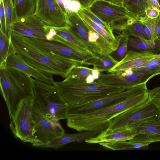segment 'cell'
Here are the masks:
<instances>
[{
  "instance_id": "1",
  "label": "cell",
  "mask_w": 160,
  "mask_h": 160,
  "mask_svg": "<svg viewBox=\"0 0 160 160\" xmlns=\"http://www.w3.org/2000/svg\"><path fill=\"white\" fill-rule=\"evenodd\" d=\"M11 40L16 53L27 63L38 70L65 78L75 67L82 65L75 60L44 52L29 43L23 36L13 32Z\"/></svg>"
},
{
  "instance_id": "2",
  "label": "cell",
  "mask_w": 160,
  "mask_h": 160,
  "mask_svg": "<svg viewBox=\"0 0 160 160\" xmlns=\"http://www.w3.org/2000/svg\"><path fill=\"white\" fill-rule=\"evenodd\" d=\"M148 90L123 101L81 113L68 115L67 126L79 132L94 129L108 123L115 116L148 100Z\"/></svg>"
},
{
  "instance_id": "3",
  "label": "cell",
  "mask_w": 160,
  "mask_h": 160,
  "mask_svg": "<svg viewBox=\"0 0 160 160\" xmlns=\"http://www.w3.org/2000/svg\"><path fill=\"white\" fill-rule=\"evenodd\" d=\"M32 77L18 70L5 67L0 68V92L8 109L11 121L21 103L34 99V81Z\"/></svg>"
},
{
  "instance_id": "4",
  "label": "cell",
  "mask_w": 160,
  "mask_h": 160,
  "mask_svg": "<svg viewBox=\"0 0 160 160\" xmlns=\"http://www.w3.org/2000/svg\"><path fill=\"white\" fill-rule=\"evenodd\" d=\"M53 85L70 106L86 104L125 90L95 81L88 83L85 81L79 80L69 76L62 81L55 82Z\"/></svg>"
},
{
  "instance_id": "5",
  "label": "cell",
  "mask_w": 160,
  "mask_h": 160,
  "mask_svg": "<svg viewBox=\"0 0 160 160\" xmlns=\"http://www.w3.org/2000/svg\"><path fill=\"white\" fill-rule=\"evenodd\" d=\"M34 103L47 118L53 120L67 119L70 108L53 84L35 79Z\"/></svg>"
},
{
  "instance_id": "6",
  "label": "cell",
  "mask_w": 160,
  "mask_h": 160,
  "mask_svg": "<svg viewBox=\"0 0 160 160\" xmlns=\"http://www.w3.org/2000/svg\"><path fill=\"white\" fill-rule=\"evenodd\" d=\"M90 11L113 31L121 32L126 26L138 21L140 18L129 12L124 6L96 0L89 7Z\"/></svg>"
},
{
  "instance_id": "7",
  "label": "cell",
  "mask_w": 160,
  "mask_h": 160,
  "mask_svg": "<svg viewBox=\"0 0 160 160\" xmlns=\"http://www.w3.org/2000/svg\"><path fill=\"white\" fill-rule=\"evenodd\" d=\"M34 99L29 98L22 102L15 114L13 121H10V128L14 137L23 142H29L32 146L40 142L34 134L36 123L33 108Z\"/></svg>"
},
{
  "instance_id": "8",
  "label": "cell",
  "mask_w": 160,
  "mask_h": 160,
  "mask_svg": "<svg viewBox=\"0 0 160 160\" xmlns=\"http://www.w3.org/2000/svg\"><path fill=\"white\" fill-rule=\"evenodd\" d=\"M159 75H160V71L156 70L133 71L129 69L107 73H101L98 78L94 81L125 90L146 83L152 78Z\"/></svg>"
},
{
  "instance_id": "9",
  "label": "cell",
  "mask_w": 160,
  "mask_h": 160,
  "mask_svg": "<svg viewBox=\"0 0 160 160\" xmlns=\"http://www.w3.org/2000/svg\"><path fill=\"white\" fill-rule=\"evenodd\" d=\"M158 114L157 107L148 99L114 117L110 121L106 130L114 131L131 129L142 122Z\"/></svg>"
},
{
  "instance_id": "10",
  "label": "cell",
  "mask_w": 160,
  "mask_h": 160,
  "mask_svg": "<svg viewBox=\"0 0 160 160\" xmlns=\"http://www.w3.org/2000/svg\"><path fill=\"white\" fill-rule=\"evenodd\" d=\"M148 90L146 83H144L89 103L76 106H70L68 115L81 113L110 106L123 101L135 95Z\"/></svg>"
},
{
  "instance_id": "11",
  "label": "cell",
  "mask_w": 160,
  "mask_h": 160,
  "mask_svg": "<svg viewBox=\"0 0 160 160\" xmlns=\"http://www.w3.org/2000/svg\"><path fill=\"white\" fill-rule=\"evenodd\" d=\"M25 39L38 49L47 53H53L69 59L84 63L93 57L90 55L83 53L53 41L24 36Z\"/></svg>"
},
{
  "instance_id": "12",
  "label": "cell",
  "mask_w": 160,
  "mask_h": 160,
  "mask_svg": "<svg viewBox=\"0 0 160 160\" xmlns=\"http://www.w3.org/2000/svg\"><path fill=\"white\" fill-rule=\"evenodd\" d=\"M34 14L51 27H62L71 25L69 19L55 0H36Z\"/></svg>"
},
{
  "instance_id": "13",
  "label": "cell",
  "mask_w": 160,
  "mask_h": 160,
  "mask_svg": "<svg viewBox=\"0 0 160 160\" xmlns=\"http://www.w3.org/2000/svg\"><path fill=\"white\" fill-rule=\"evenodd\" d=\"M33 113L36 123L34 136L40 142L50 140L65 133L59 121L52 120L47 118L34 103Z\"/></svg>"
},
{
  "instance_id": "14",
  "label": "cell",
  "mask_w": 160,
  "mask_h": 160,
  "mask_svg": "<svg viewBox=\"0 0 160 160\" xmlns=\"http://www.w3.org/2000/svg\"><path fill=\"white\" fill-rule=\"evenodd\" d=\"M50 29L51 27L32 14L17 19L12 32L24 36L48 40Z\"/></svg>"
},
{
  "instance_id": "15",
  "label": "cell",
  "mask_w": 160,
  "mask_h": 160,
  "mask_svg": "<svg viewBox=\"0 0 160 160\" xmlns=\"http://www.w3.org/2000/svg\"><path fill=\"white\" fill-rule=\"evenodd\" d=\"M49 40L61 43L78 52L96 58L85 43L70 26L51 27Z\"/></svg>"
},
{
  "instance_id": "16",
  "label": "cell",
  "mask_w": 160,
  "mask_h": 160,
  "mask_svg": "<svg viewBox=\"0 0 160 160\" xmlns=\"http://www.w3.org/2000/svg\"><path fill=\"white\" fill-rule=\"evenodd\" d=\"M136 135L129 141L137 143H148L160 142V117L149 118L132 128Z\"/></svg>"
},
{
  "instance_id": "17",
  "label": "cell",
  "mask_w": 160,
  "mask_h": 160,
  "mask_svg": "<svg viewBox=\"0 0 160 160\" xmlns=\"http://www.w3.org/2000/svg\"><path fill=\"white\" fill-rule=\"evenodd\" d=\"M109 123L94 129L79 132L75 133H64L62 135L50 140L38 143L33 146L41 148H52L58 149L68 143L77 142L81 143L85 140L94 137L105 130L108 127Z\"/></svg>"
},
{
  "instance_id": "18",
  "label": "cell",
  "mask_w": 160,
  "mask_h": 160,
  "mask_svg": "<svg viewBox=\"0 0 160 160\" xmlns=\"http://www.w3.org/2000/svg\"><path fill=\"white\" fill-rule=\"evenodd\" d=\"M158 54L150 51L128 50L126 56L107 72H115L138 67L149 62Z\"/></svg>"
},
{
  "instance_id": "19",
  "label": "cell",
  "mask_w": 160,
  "mask_h": 160,
  "mask_svg": "<svg viewBox=\"0 0 160 160\" xmlns=\"http://www.w3.org/2000/svg\"><path fill=\"white\" fill-rule=\"evenodd\" d=\"M6 67L18 70L35 79L47 83L53 84L55 82L53 79V75L32 67L24 61L16 53L8 58Z\"/></svg>"
},
{
  "instance_id": "20",
  "label": "cell",
  "mask_w": 160,
  "mask_h": 160,
  "mask_svg": "<svg viewBox=\"0 0 160 160\" xmlns=\"http://www.w3.org/2000/svg\"><path fill=\"white\" fill-rule=\"evenodd\" d=\"M106 129L96 136L86 140L85 142L89 144H99L101 142L128 141L132 139L136 134L135 132L132 129L114 131H109Z\"/></svg>"
},
{
  "instance_id": "21",
  "label": "cell",
  "mask_w": 160,
  "mask_h": 160,
  "mask_svg": "<svg viewBox=\"0 0 160 160\" xmlns=\"http://www.w3.org/2000/svg\"><path fill=\"white\" fill-rule=\"evenodd\" d=\"M128 45L136 51H150L155 53L160 52V38L154 41L129 37Z\"/></svg>"
},
{
  "instance_id": "22",
  "label": "cell",
  "mask_w": 160,
  "mask_h": 160,
  "mask_svg": "<svg viewBox=\"0 0 160 160\" xmlns=\"http://www.w3.org/2000/svg\"><path fill=\"white\" fill-rule=\"evenodd\" d=\"M118 62L110 54H101L99 58H93L85 62L83 65H92L93 69L100 72H107Z\"/></svg>"
},
{
  "instance_id": "23",
  "label": "cell",
  "mask_w": 160,
  "mask_h": 160,
  "mask_svg": "<svg viewBox=\"0 0 160 160\" xmlns=\"http://www.w3.org/2000/svg\"><path fill=\"white\" fill-rule=\"evenodd\" d=\"M139 21L144 25V29L148 40L154 41L160 38V15L157 18L151 19L146 16L140 18Z\"/></svg>"
},
{
  "instance_id": "24",
  "label": "cell",
  "mask_w": 160,
  "mask_h": 160,
  "mask_svg": "<svg viewBox=\"0 0 160 160\" xmlns=\"http://www.w3.org/2000/svg\"><path fill=\"white\" fill-rule=\"evenodd\" d=\"M14 53L11 39L0 29V68L6 67L8 58Z\"/></svg>"
},
{
  "instance_id": "25",
  "label": "cell",
  "mask_w": 160,
  "mask_h": 160,
  "mask_svg": "<svg viewBox=\"0 0 160 160\" xmlns=\"http://www.w3.org/2000/svg\"><path fill=\"white\" fill-rule=\"evenodd\" d=\"M99 144L104 148L112 150H138L145 148L149 144L134 142L129 140L109 142H101Z\"/></svg>"
},
{
  "instance_id": "26",
  "label": "cell",
  "mask_w": 160,
  "mask_h": 160,
  "mask_svg": "<svg viewBox=\"0 0 160 160\" xmlns=\"http://www.w3.org/2000/svg\"><path fill=\"white\" fill-rule=\"evenodd\" d=\"M13 1L16 20L34 13L36 4L35 0H13Z\"/></svg>"
},
{
  "instance_id": "27",
  "label": "cell",
  "mask_w": 160,
  "mask_h": 160,
  "mask_svg": "<svg viewBox=\"0 0 160 160\" xmlns=\"http://www.w3.org/2000/svg\"><path fill=\"white\" fill-rule=\"evenodd\" d=\"M78 13L83 21L109 42L118 47L120 38L118 35L117 37L113 36L93 22L79 10Z\"/></svg>"
},
{
  "instance_id": "28",
  "label": "cell",
  "mask_w": 160,
  "mask_h": 160,
  "mask_svg": "<svg viewBox=\"0 0 160 160\" xmlns=\"http://www.w3.org/2000/svg\"><path fill=\"white\" fill-rule=\"evenodd\" d=\"M6 20V34L11 38L14 23L16 20L13 0H2Z\"/></svg>"
},
{
  "instance_id": "29",
  "label": "cell",
  "mask_w": 160,
  "mask_h": 160,
  "mask_svg": "<svg viewBox=\"0 0 160 160\" xmlns=\"http://www.w3.org/2000/svg\"><path fill=\"white\" fill-rule=\"evenodd\" d=\"M147 0H126L123 6L129 12L140 18L146 16L145 10L148 8Z\"/></svg>"
},
{
  "instance_id": "30",
  "label": "cell",
  "mask_w": 160,
  "mask_h": 160,
  "mask_svg": "<svg viewBox=\"0 0 160 160\" xmlns=\"http://www.w3.org/2000/svg\"><path fill=\"white\" fill-rule=\"evenodd\" d=\"M121 32L129 37H132L142 39H148L145 33L144 25L139 21L125 27Z\"/></svg>"
},
{
  "instance_id": "31",
  "label": "cell",
  "mask_w": 160,
  "mask_h": 160,
  "mask_svg": "<svg viewBox=\"0 0 160 160\" xmlns=\"http://www.w3.org/2000/svg\"><path fill=\"white\" fill-rule=\"evenodd\" d=\"M120 40L118 46L115 52V58L118 62L122 60L126 55L128 51V40L129 36L121 32L119 34Z\"/></svg>"
},
{
  "instance_id": "32",
  "label": "cell",
  "mask_w": 160,
  "mask_h": 160,
  "mask_svg": "<svg viewBox=\"0 0 160 160\" xmlns=\"http://www.w3.org/2000/svg\"><path fill=\"white\" fill-rule=\"evenodd\" d=\"M93 69V68L82 65L77 66L72 69L68 76L79 80L85 81L86 78L92 73Z\"/></svg>"
},
{
  "instance_id": "33",
  "label": "cell",
  "mask_w": 160,
  "mask_h": 160,
  "mask_svg": "<svg viewBox=\"0 0 160 160\" xmlns=\"http://www.w3.org/2000/svg\"><path fill=\"white\" fill-rule=\"evenodd\" d=\"M79 10L104 30L106 31L112 36H115L113 32V31L111 27L103 22L92 13L90 11L89 7H81Z\"/></svg>"
},
{
  "instance_id": "34",
  "label": "cell",
  "mask_w": 160,
  "mask_h": 160,
  "mask_svg": "<svg viewBox=\"0 0 160 160\" xmlns=\"http://www.w3.org/2000/svg\"><path fill=\"white\" fill-rule=\"evenodd\" d=\"M131 69L133 71L148 70L160 71V52L156 57L148 62Z\"/></svg>"
},
{
  "instance_id": "35",
  "label": "cell",
  "mask_w": 160,
  "mask_h": 160,
  "mask_svg": "<svg viewBox=\"0 0 160 160\" xmlns=\"http://www.w3.org/2000/svg\"><path fill=\"white\" fill-rule=\"evenodd\" d=\"M148 99L157 107L160 117V86L148 90Z\"/></svg>"
},
{
  "instance_id": "36",
  "label": "cell",
  "mask_w": 160,
  "mask_h": 160,
  "mask_svg": "<svg viewBox=\"0 0 160 160\" xmlns=\"http://www.w3.org/2000/svg\"><path fill=\"white\" fill-rule=\"evenodd\" d=\"M0 29L6 34V20L5 12L2 0H0Z\"/></svg>"
},
{
  "instance_id": "37",
  "label": "cell",
  "mask_w": 160,
  "mask_h": 160,
  "mask_svg": "<svg viewBox=\"0 0 160 160\" xmlns=\"http://www.w3.org/2000/svg\"><path fill=\"white\" fill-rule=\"evenodd\" d=\"M146 16L149 18L155 19L158 18L160 15V12L156 9L147 8L145 10Z\"/></svg>"
},
{
  "instance_id": "38",
  "label": "cell",
  "mask_w": 160,
  "mask_h": 160,
  "mask_svg": "<svg viewBox=\"0 0 160 160\" xmlns=\"http://www.w3.org/2000/svg\"><path fill=\"white\" fill-rule=\"evenodd\" d=\"M148 8H155L160 12V4L158 0H147Z\"/></svg>"
},
{
  "instance_id": "39",
  "label": "cell",
  "mask_w": 160,
  "mask_h": 160,
  "mask_svg": "<svg viewBox=\"0 0 160 160\" xmlns=\"http://www.w3.org/2000/svg\"><path fill=\"white\" fill-rule=\"evenodd\" d=\"M78 2L82 8L89 7L96 0H74Z\"/></svg>"
},
{
  "instance_id": "40",
  "label": "cell",
  "mask_w": 160,
  "mask_h": 160,
  "mask_svg": "<svg viewBox=\"0 0 160 160\" xmlns=\"http://www.w3.org/2000/svg\"><path fill=\"white\" fill-rule=\"evenodd\" d=\"M66 17L69 19L68 12L66 9L62 0H55Z\"/></svg>"
},
{
  "instance_id": "41",
  "label": "cell",
  "mask_w": 160,
  "mask_h": 160,
  "mask_svg": "<svg viewBox=\"0 0 160 160\" xmlns=\"http://www.w3.org/2000/svg\"><path fill=\"white\" fill-rule=\"evenodd\" d=\"M111 4L120 6H124L123 4L126 0H102Z\"/></svg>"
},
{
  "instance_id": "42",
  "label": "cell",
  "mask_w": 160,
  "mask_h": 160,
  "mask_svg": "<svg viewBox=\"0 0 160 160\" xmlns=\"http://www.w3.org/2000/svg\"><path fill=\"white\" fill-rule=\"evenodd\" d=\"M158 2H159V3H160V0H158Z\"/></svg>"
}]
</instances>
